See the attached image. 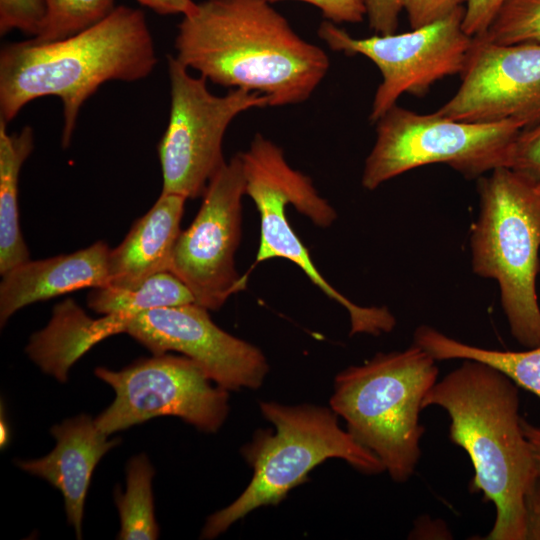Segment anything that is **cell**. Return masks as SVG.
Returning a JSON list of instances; mask_svg holds the SVG:
<instances>
[{
  "mask_svg": "<svg viewBox=\"0 0 540 540\" xmlns=\"http://www.w3.org/2000/svg\"><path fill=\"white\" fill-rule=\"evenodd\" d=\"M176 59L217 85L268 98L270 107L307 101L330 59L303 39L268 0H204L182 16Z\"/></svg>",
  "mask_w": 540,
  "mask_h": 540,
  "instance_id": "1",
  "label": "cell"
},
{
  "mask_svg": "<svg viewBox=\"0 0 540 540\" xmlns=\"http://www.w3.org/2000/svg\"><path fill=\"white\" fill-rule=\"evenodd\" d=\"M157 62L144 13L122 5L59 40L7 43L0 51V119L8 123L29 102L55 96L63 104L61 144L67 148L82 105L102 84L144 79Z\"/></svg>",
  "mask_w": 540,
  "mask_h": 540,
  "instance_id": "2",
  "label": "cell"
},
{
  "mask_svg": "<svg viewBox=\"0 0 540 540\" xmlns=\"http://www.w3.org/2000/svg\"><path fill=\"white\" fill-rule=\"evenodd\" d=\"M518 386L492 366L470 359L437 381L422 408L450 418L449 438L469 456L472 492H482L496 515L487 540H525L524 498L537 480L519 413Z\"/></svg>",
  "mask_w": 540,
  "mask_h": 540,
  "instance_id": "3",
  "label": "cell"
},
{
  "mask_svg": "<svg viewBox=\"0 0 540 540\" xmlns=\"http://www.w3.org/2000/svg\"><path fill=\"white\" fill-rule=\"evenodd\" d=\"M438 374L436 360L412 343L401 351L377 353L335 377L331 409L395 482L415 472L425 432L419 422L422 401Z\"/></svg>",
  "mask_w": 540,
  "mask_h": 540,
  "instance_id": "4",
  "label": "cell"
},
{
  "mask_svg": "<svg viewBox=\"0 0 540 540\" xmlns=\"http://www.w3.org/2000/svg\"><path fill=\"white\" fill-rule=\"evenodd\" d=\"M479 213L470 233L473 272L497 282L510 333L525 348L540 345L539 184L500 167L478 178Z\"/></svg>",
  "mask_w": 540,
  "mask_h": 540,
  "instance_id": "5",
  "label": "cell"
},
{
  "mask_svg": "<svg viewBox=\"0 0 540 540\" xmlns=\"http://www.w3.org/2000/svg\"><path fill=\"white\" fill-rule=\"evenodd\" d=\"M260 410L275 429L256 431L242 448L253 469L252 479L235 501L207 518L203 539L216 538L259 507L279 504L290 490L308 480L314 467L329 458L343 459L365 474L385 471L374 453L340 428L332 409L263 401Z\"/></svg>",
  "mask_w": 540,
  "mask_h": 540,
  "instance_id": "6",
  "label": "cell"
},
{
  "mask_svg": "<svg viewBox=\"0 0 540 540\" xmlns=\"http://www.w3.org/2000/svg\"><path fill=\"white\" fill-rule=\"evenodd\" d=\"M245 193L254 202L260 216V242L255 263L283 258L297 265L326 296L343 306L349 314L350 334L389 333L396 319L387 307H364L337 291L315 267L308 249L296 235L286 216V207L296 210L319 227H329L337 213L314 187L312 180L292 168L283 149L256 133L248 149L240 152Z\"/></svg>",
  "mask_w": 540,
  "mask_h": 540,
  "instance_id": "7",
  "label": "cell"
},
{
  "mask_svg": "<svg viewBox=\"0 0 540 540\" xmlns=\"http://www.w3.org/2000/svg\"><path fill=\"white\" fill-rule=\"evenodd\" d=\"M376 124V140L368 154L361 183L375 190L412 169L442 163L468 179L508 167L522 128L513 121L473 123L436 111L419 114L397 104Z\"/></svg>",
  "mask_w": 540,
  "mask_h": 540,
  "instance_id": "8",
  "label": "cell"
},
{
  "mask_svg": "<svg viewBox=\"0 0 540 540\" xmlns=\"http://www.w3.org/2000/svg\"><path fill=\"white\" fill-rule=\"evenodd\" d=\"M170 112L158 145L162 193L186 199L202 197L209 181L225 164L223 139L231 122L241 113L269 106L256 92L230 89L214 95L207 80L193 77L175 56L169 55Z\"/></svg>",
  "mask_w": 540,
  "mask_h": 540,
  "instance_id": "9",
  "label": "cell"
},
{
  "mask_svg": "<svg viewBox=\"0 0 540 540\" xmlns=\"http://www.w3.org/2000/svg\"><path fill=\"white\" fill-rule=\"evenodd\" d=\"M465 7L432 24L405 33L355 38L337 24L324 20L319 38L333 51L363 55L381 73L369 120L378 121L403 94L422 97L437 81L461 74L473 37L462 26Z\"/></svg>",
  "mask_w": 540,
  "mask_h": 540,
  "instance_id": "10",
  "label": "cell"
},
{
  "mask_svg": "<svg viewBox=\"0 0 540 540\" xmlns=\"http://www.w3.org/2000/svg\"><path fill=\"white\" fill-rule=\"evenodd\" d=\"M95 375L115 392L111 405L94 419L108 435L160 416H176L214 433L228 415V390L211 385L205 371L184 355H153L119 371L98 367Z\"/></svg>",
  "mask_w": 540,
  "mask_h": 540,
  "instance_id": "11",
  "label": "cell"
},
{
  "mask_svg": "<svg viewBox=\"0 0 540 540\" xmlns=\"http://www.w3.org/2000/svg\"><path fill=\"white\" fill-rule=\"evenodd\" d=\"M245 179L241 154L226 161L209 181L191 225L178 236L170 271L208 310H218L246 287L235 267L241 239Z\"/></svg>",
  "mask_w": 540,
  "mask_h": 540,
  "instance_id": "12",
  "label": "cell"
},
{
  "mask_svg": "<svg viewBox=\"0 0 540 540\" xmlns=\"http://www.w3.org/2000/svg\"><path fill=\"white\" fill-rule=\"evenodd\" d=\"M461 84L436 112L473 123L540 124V44H496L473 37Z\"/></svg>",
  "mask_w": 540,
  "mask_h": 540,
  "instance_id": "13",
  "label": "cell"
},
{
  "mask_svg": "<svg viewBox=\"0 0 540 540\" xmlns=\"http://www.w3.org/2000/svg\"><path fill=\"white\" fill-rule=\"evenodd\" d=\"M123 332L153 355L180 352L228 391L258 388L269 371L259 348L218 327L196 302L139 313L125 322Z\"/></svg>",
  "mask_w": 540,
  "mask_h": 540,
  "instance_id": "14",
  "label": "cell"
},
{
  "mask_svg": "<svg viewBox=\"0 0 540 540\" xmlns=\"http://www.w3.org/2000/svg\"><path fill=\"white\" fill-rule=\"evenodd\" d=\"M50 431L56 439L55 448L42 458L18 461L17 465L61 492L67 521L81 539L84 504L93 471L121 440L109 439L95 420L85 414L66 419Z\"/></svg>",
  "mask_w": 540,
  "mask_h": 540,
  "instance_id": "15",
  "label": "cell"
},
{
  "mask_svg": "<svg viewBox=\"0 0 540 540\" xmlns=\"http://www.w3.org/2000/svg\"><path fill=\"white\" fill-rule=\"evenodd\" d=\"M110 248L97 241L87 248L51 258L28 260L2 274L1 327L21 308L82 288L108 285Z\"/></svg>",
  "mask_w": 540,
  "mask_h": 540,
  "instance_id": "16",
  "label": "cell"
},
{
  "mask_svg": "<svg viewBox=\"0 0 540 540\" xmlns=\"http://www.w3.org/2000/svg\"><path fill=\"white\" fill-rule=\"evenodd\" d=\"M186 200L180 195L161 192L124 240L110 249L108 285L133 287L157 273L170 271Z\"/></svg>",
  "mask_w": 540,
  "mask_h": 540,
  "instance_id": "17",
  "label": "cell"
},
{
  "mask_svg": "<svg viewBox=\"0 0 540 540\" xmlns=\"http://www.w3.org/2000/svg\"><path fill=\"white\" fill-rule=\"evenodd\" d=\"M120 323L117 314L92 319L67 299L54 307L48 325L31 336L26 352L44 372L65 382L73 363L96 343L119 334Z\"/></svg>",
  "mask_w": 540,
  "mask_h": 540,
  "instance_id": "18",
  "label": "cell"
},
{
  "mask_svg": "<svg viewBox=\"0 0 540 540\" xmlns=\"http://www.w3.org/2000/svg\"><path fill=\"white\" fill-rule=\"evenodd\" d=\"M34 148L30 126L8 133L0 119V273L30 260L23 239L18 208L19 177L23 163Z\"/></svg>",
  "mask_w": 540,
  "mask_h": 540,
  "instance_id": "19",
  "label": "cell"
},
{
  "mask_svg": "<svg viewBox=\"0 0 540 540\" xmlns=\"http://www.w3.org/2000/svg\"><path fill=\"white\" fill-rule=\"evenodd\" d=\"M413 343L436 361L470 359L492 366L540 399V345L523 351H501L470 345L429 325L418 326Z\"/></svg>",
  "mask_w": 540,
  "mask_h": 540,
  "instance_id": "20",
  "label": "cell"
},
{
  "mask_svg": "<svg viewBox=\"0 0 540 540\" xmlns=\"http://www.w3.org/2000/svg\"><path fill=\"white\" fill-rule=\"evenodd\" d=\"M193 302L191 291L169 271L157 273L133 287L106 285L93 288L87 298L88 307L96 313L128 316Z\"/></svg>",
  "mask_w": 540,
  "mask_h": 540,
  "instance_id": "21",
  "label": "cell"
},
{
  "mask_svg": "<svg viewBox=\"0 0 540 540\" xmlns=\"http://www.w3.org/2000/svg\"><path fill=\"white\" fill-rule=\"evenodd\" d=\"M155 470L146 455L132 457L126 466V491H115L121 528L117 539L153 540L159 528L154 515L152 479Z\"/></svg>",
  "mask_w": 540,
  "mask_h": 540,
  "instance_id": "22",
  "label": "cell"
},
{
  "mask_svg": "<svg viewBox=\"0 0 540 540\" xmlns=\"http://www.w3.org/2000/svg\"><path fill=\"white\" fill-rule=\"evenodd\" d=\"M47 16L40 35L31 38L50 42L74 35L108 16L114 0H45Z\"/></svg>",
  "mask_w": 540,
  "mask_h": 540,
  "instance_id": "23",
  "label": "cell"
},
{
  "mask_svg": "<svg viewBox=\"0 0 540 540\" xmlns=\"http://www.w3.org/2000/svg\"><path fill=\"white\" fill-rule=\"evenodd\" d=\"M478 37L496 44H540V0H504Z\"/></svg>",
  "mask_w": 540,
  "mask_h": 540,
  "instance_id": "24",
  "label": "cell"
},
{
  "mask_svg": "<svg viewBox=\"0 0 540 540\" xmlns=\"http://www.w3.org/2000/svg\"><path fill=\"white\" fill-rule=\"evenodd\" d=\"M47 16L45 0H0V34L19 30L36 38Z\"/></svg>",
  "mask_w": 540,
  "mask_h": 540,
  "instance_id": "25",
  "label": "cell"
},
{
  "mask_svg": "<svg viewBox=\"0 0 540 540\" xmlns=\"http://www.w3.org/2000/svg\"><path fill=\"white\" fill-rule=\"evenodd\" d=\"M508 168L540 184V124L521 130L514 142Z\"/></svg>",
  "mask_w": 540,
  "mask_h": 540,
  "instance_id": "26",
  "label": "cell"
},
{
  "mask_svg": "<svg viewBox=\"0 0 540 540\" xmlns=\"http://www.w3.org/2000/svg\"><path fill=\"white\" fill-rule=\"evenodd\" d=\"M468 0H403V9L408 15L412 29L437 22L460 7Z\"/></svg>",
  "mask_w": 540,
  "mask_h": 540,
  "instance_id": "27",
  "label": "cell"
},
{
  "mask_svg": "<svg viewBox=\"0 0 540 540\" xmlns=\"http://www.w3.org/2000/svg\"><path fill=\"white\" fill-rule=\"evenodd\" d=\"M272 4L282 1H299L320 10L325 20L337 25L360 23L366 17L363 0H268Z\"/></svg>",
  "mask_w": 540,
  "mask_h": 540,
  "instance_id": "28",
  "label": "cell"
},
{
  "mask_svg": "<svg viewBox=\"0 0 540 540\" xmlns=\"http://www.w3.org/2000/svg\"><path fill=\"white\" fill-rule=\"evenodd\" d=\"M369 27L376 34L396 33L403 0H363Z\"/></svg>",
  "mask_w": 540,
  "mask_h": 540,
  "instance_id": "29",
  "label": "cell"
},
{
  "mask_svg": "<svg viewBox=\"0 0 540 540\" xmlns=\"http://www.w3.org/2000/svg\"><path fill=\"white\" fill-rule=\"evenodd\" d=\"M504 0H468L465 6L463 29L471 37L486 31Z\"/></svg>",
  "mask_w": 540,
  "mask_h": 540,
  "instance_id": "30",
  "label": "cell"
},
{
  "mask_svg": "<svg viewBox=\"0 0 540 540\" xmlns=\"http://www.w3.org/2000/svg\"><path fill=\"white\" fill-rule=\"evenodd\" d=\"M525 540H540V479L527 491L524 498Z\"/></svg>",
  "mask_w": 540,
  "mask_h": 540,
  "instance_id": "31",
  "label": "cell"
},
{
  "mask_svg": "<svg viewBox=\"0 0 540 540\" xmlns=\"http://www.w3.org/2000/svg\"><path fill=\"white\" fill-rule=\"evenodd\" d=\"M161 15L186 16L194 11L197 3L193 0H135Z\"/></svg>",
  "mask_w": 540,
  "mask_h": 540,
  "instance_id": "32",
  "label": "cell"
},
{
  "mask_svg": "<svg viewBox=\"0 0 540 540\" xmlns=\"http://www.w3.org/2000/svg\"><path fill=\"white\" fill-rule=\"evenodd\" d=\"M523 433L529 442L537 477L540 479V427L521 419Z\"/></svg>",
  "mask_w": 540,
  "mask_h": 540,
  "instance_id": "33",
  "label": "cell"
},
{
  "mask_svg": "<svg viewBox=\"0 0 540 540\" xmlns=\"http://www.w3.org/2000/svg\"><path fill=\"white\" fill-rule=\"evenodd\" d=\"M0 431H1V433H0V442H1V447H3L8 442V434H9L6 422L3 421V416L1 417Z\"/></svg>",
  "mask_w": 540,
  "mask_h": 540,
  "instance_id": "34",
  "label": "cell"
},
{
  "mask_svg": "<svg viewBox=\"0 0 540 540\" xmlns=\"http://www.w3.org/2000/svg\"><path fill=\"white\" fill-rule=\"evenodd\" d=\"M539 190H540V184H539Z\"/></svg>",
  "mask_w": 540,
  "mask_h": 540,
  "instance_id": "35",
  "label": "cell"
}]
</instances>
